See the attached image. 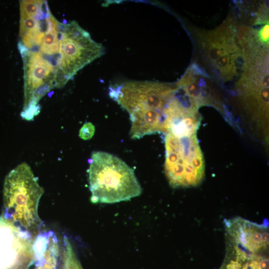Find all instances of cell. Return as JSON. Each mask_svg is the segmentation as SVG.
<instances>
[{"label":"cell","instance_id":"obj_16","mask_svg":"<svg viewBox=\"0 0 269 269\" xmlns=\"http://www.w3.org/2000/svg\"><path fill=\"white\" fill-rule=\"evenodd\" d=\"M269 22L262 26L257 32L256 36L257 41L262 45L269 47Z\"/></svg>","mask_w":269,"mask_h":269},{"label":"cell","instance_id":"obj_14","mask_svg":"<svg viewBox=\"0 0 269 269\" xmlns=\"http://www.w3.org/2000/svg\"><path fill=\"white\" fill-rule=\"evenodd\" d=\"M240 56V50L222 55L214 62L215 69L223 81L230 80L235 75L237 61Z\"/></svg>","mask_w":269,"mask_h":269},{"label":"cell","instance_id":"obj_13","mask_svg":"<svg viewBox=\"0 0 269 269\" xmlns=\"http://www.w3.org/2000/svg\"><path fill=\"white\" fill-rule=\"evenodd\" d=\"M60 22L51 13L47 18V27L40 46L39 52L56 66L59 56Z\"/></svg>","mask_w":269,"mask_h":269},{"label":"cell","instance_id":"obj_7","mask_svg":"<svg viewBox=\"0 0 269 269\" xmlns=\"http://www.w3.org/2000/svg\"><path fill=\"white\" fill-rule=\"evenodd\" d=\"M237 87L245 109L267 135L269 124V75H243Z\"/></svg>","mask_w":269,"mask_h":269},{"label":"cell","instance_id":"obj_12","mask_svg":"<svg viewBox=\"0 0 269 269\" xmlns=\"http://www.w3.org/2000/svg\"><path fill=\"white\" fill-rule=\"evenodd\" d=\"M236 31L231 22H226L203 37L207 59L212 63L226 54L240 50L236 42Z\"/></svg>","mask_w":269,"mask_h":269},{"label":"cell","instance_id":"obj_5","mask_svg":"<svg viewBox=\"0 0 269 269\" xmlns=\"http://www.w3.org/2000/svg\"><path fill=\"white\" fill-rule=\"evenodd\" d=\"M59 27L57 77L63 86L78 71L101 57L104 50L102 45L94 41L76 21L60 22Z\"/></svg>","mask_w":269,"mask_h":269},{"label":"cell","instance_id":"obj_17","mask_svg":"<svg viewBox=\"0 0 269 269\" xmlns=\"http://www.w3.org/2000/svg\"><path fill=\"white\" fill-rule=\"evenodd\" d=\"M95 133V126L90 122L85 123L79 131V135L84 140L91 139Z\"/></svg>","mask_w":269,"mask_h":269},{"label":"cell","instance_id":"obj_9","mask_svg":"<svg viewBox=\"0 0 269 269\" xmlns=\"http://www.w3.org/2000/svg\"><path fill=\"white\" fill-rule=\"evenodd\" d=\"M226 253L220 269H269V248L249 240L226 239Z\"/></svg>","mask_w":269,"mask_h":269},{"label":"cell","instance_id":"obj_11","mask_svg":"<svg viewBox=\"0 0 269 269\" xmlns=\"http://www.w3.org/2000/svg\"><path fill=\"white\" fill-rule=\"evenodd\" d=\"M207 76L198 66L193 64L175 83L178 91L197 110L202 106L212 104L211 89L204 79Z\"/></svg>","mask_w":269,"mask_h":269},{"label":"cell","instance_id":"obj_8","mask_svg":"<svg viewBox=\"0 0 269 269\" xmlns=\"http://www.w3.org/2000/svg\"><path fill=\"white\" fill-rule=\"evenodd\" d=\"M31 235L1 216L0 218V269L20 268L33 254Z\"/></svg>","mask_w":269,"mask_h":269},{"label":"cell","instance_id":"obj_3","mask_svg":"<svg viewBox=\"0 0 269 269\" xmlns=\"http://www.w3.org/2000/svg\"><path fill=\"white\" fill-rule=\"evenodd\" d=\"M44 192L30 166L22 162L6 175L3 185L4 212L2 216L31 235L42 221L38 214L39 200Z\"/></svg>","mask_w":269,"mask_h":269},{"label":"cell","instance_id":"obj_18","mask_svg":"<svg viewBox=\"0 0 269 269\" xmlns=\"http://www.w3.org/2000/svg\"><path fill=\"white\" fill-rule=\"evenodd\" d=\"M35 269H55L56 267L46 263L37 262Z\"/></svg>","mask_w":269,"mask_h":269},{"label":"cell","instance_id":"obj_15","mask_svg":"<svg viewBox=\"0 0 269 269\" xmlns=\"http://www.w3.org/2000/svg\"><path fill=\"white\" fill-rule=\"evenodd\" d=\"M63 269H83L67 237L63 239Z\"/></svg>","mask_w":269,"mask_h":269},{"label":"cell","instance_id":"obj_4","mask_svg":"<svg viewBox=\"0 0 269 269\" xmlns=\"http://www.w3.org/2000/svg\"><path fill=\"white\" fill-rule=\"evenodd\" d=\"M164 173L170 185L184 188L198 185L205 174V161L196 134L178 136L166 133Z\"/></svg>","mask_w":269,"mask_h":269},{"label":"cell","instance_id":"obj_6","mask_svg":"<svg viewBox=\"0 0 269 269\" xmlns=\"http://www.w3.org/2000/svg\"><path fill=\"white\" fill-rule=\"evenodd\" d=\"M18 46L24 71V104L20 115L31 121L40 111L39 101L53 88H59L57 69L39 51L28 49L21 42Z\"/></svg>","mask_w":269,"mask_h":269},{"label":"cell","instance_id":"obj_1","mask_svg":"<svg viewBox=\"0 0 269 269\" xmlns=\"http://www.w3.org/2000/svg\"><path fill=\"white\" fill-rule=\"evenodd\" d=\"M176 83L130 81L110 89V97L129 113L133 139L166 133V110L177 91Z\"/></svg>","mask_w":269,"mask_h":269},{"label":"cell","instance_id":"obj_2","mask_svg":"<svg viewBox=\"0 0 269 269\" xmlns=\"http://www.w3.org/2000/svg\"><path fill=\"white\" fill-rule=\"evenodd\" d=\"M88 169L91 201L114 203L139 196L142 189L134 170L117 156L93 151Z\"/></svg>","mask_w":269,"mask_h":269},{"label":"cell","instance_id":"obj_10","mask_svg":"<svg viewBox=\"0 0 269 269\" xmlns=\"http://www.w3.org/2000/svg\"><path fill=\"white\" fill-rule=\"evenodd\" d=\"M20 30L21 43L28 49L40 46L51 11L46 1H20Z\"/></svg>","mask_w":269,"mask_h":269}]
</instances>
